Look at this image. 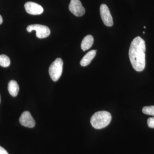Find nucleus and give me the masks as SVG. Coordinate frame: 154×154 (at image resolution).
<instances>
[{
  "label": "nucleus",
  "instance_id": "9",
  "mask_svg": "<svg viewBox=\"0 0 154 154\" xmlns=\"http://www.w3.org/2000/svg\"><path fill=\"white\" fill-rule=\"evenodd\" d=\"M96 50H91L86 54L80 62V64L82 66H86L88 65L93 60L96 55Z\"/></svg>",
  "mask_w": 154,
  "mask_h": 154
},
{
  "label": "nucleus",
  "instance_id": "10",
  "mask_svg": "<svg viewBox=\"0 0 154 154\" xmlns=\"http://www.w3.org/2000/svg\"><path fill=\"white\" fill-rule=\"evenodd\" d=\"M94 41V37L92 35H87L82 41L81 48L84 51L89 49L93 45Z\"/></svg>",
  "mask_w": 154,
  "mask_h": 154
},
{
  "label": "nucleus",
  "instance_id": "12",
  "mask_svg": "<svg viewBox=\"0 0 154 154\" xmlns=\"http://www.w3.org/2000/svg\"><path fill=\"white\" fill-rule=\"evenodd\" d=\"M11 60L8 56L5 54L0 55V66L3 67H7L10 65Z\"/></svg>",
  "mask_w": 154,
  "mask_h": 154
},
{
  "label": "nucleus",
  "instance_id": "11",
  "mask_svg": "<svg viewBox=\"0 0 154 154\" xmlns=\"http://www.w3.org/2000/svg\"><path fill=\"white\" fill-rule=\"evenodd\" d=\"M8 90L10 94L13 97H16L19 92V88L18 83L14 80H11L8 83Z\"/></svg>",
  "mask_w": 154,
  "mask_h": 154
},
{
  "label": "nucleus",
  "instance_id": "5",
  "mask_svg": "<svg viewBox=\"0 0 154 154\" xmlns=\"http://www.w3.org/2000/svg\"><path fill=\"white\" fill-rule=\"evenodd\" d=\"M100 15L103 23L106 26L111 27L113 25V20L107 6L102 4L100 8Z\"/></svg>",
  "mask_w": 154,
  "mask_h": 154
},
{
  "label": "nucleus",
  "instance_id": "8",
  "mask_svg": "<svg viewBox=\"0 0 154 154\" xmlns=\"http://www.w3.org/2000/svg\"><path fill=\"white\" fill-rule=\"evenodd\" d=\"M25 8L28 14L33 15H40L44 11L41 5L33 2H28L25 3Z\"/></svg>",
  "mask_w": 154,
  "mask_h": 154
},
{
  "label": "nucleus",
  "instance_id": "17",
  "mask_svg": "<svg viewBox=\"0 0 154 154\" xmlns=\"http://www.w3.org/2000/svg\"><path fill=\"white\" fill-rule=\"evenodd\" d=\"M0 102H1V96H0Z\"/></svg>",
  "mask_w": 154,
  "mask_h": 154
},
{
  "label": "nucleus",
  "instance_id": "18",
  "mask_svg": "<svg viewBox=\"0 0 154 154\" xmlns=\"http://www.w3.org/2000/svg\"><path fill=\"white\" fill-rule=\"evenodd\" d=\"M144 28H145H145H146V27H145V26H144Z\"/></svg>",
  "mask_w": 154,
  "mask_h": 154
},
{
  "label": "nucleus",
  "instance_id": "15",
  "mask_svg": "<svg viewBox=\"0 0 154 154\" xmlns=\"http://www.w3.org/2000/svg\"><path fill=\"white\" fill-rule=\"evenodd\" d=\"M0 154H9L2 147L0 146Z\"/></svg>",
  "mask_w": 154,
  "mask_h": 154
},
{
  "label": "nucleus",
  "instance_id": "1",
  "mask_svg": "<svg viewBox=\"0 0 154 154\" xmlns=\"http://www.w3.org/2000/svg\"><path fill=\"white\" fill-rule=\"evenodd\" d=\"M145 42L140 36L135 37L130 46L129 57L133 67L137 71H142L145 67Z\"/></svg>",
  "mask_w": 154,
  "mask_h": 154
},
{
  "label": "nucleus",
  "instance_id": "3",
  "mask_svg": "<svg viewBox=\"0 0 154 154\" xmlns=\"http://www.w3.org/2000/svg\"><path fill=\"white\" fill-rule=\"evenodd\" d=\"M63 67V61L60 58H57L51 65L49 74L53 81L57 82L61 76Z\"/></svg>",
  "mask_w": 154,
  "mask_h": 154
},
{
  "label": "nucleus",
  "instance_id": "7",
  "mask_svg": "<svg viewBox=\"0 0 154 154\" xmlns=\"http://www.w3.org/2000/svg\"><path fill=\"white\" fill-rule=\"evenodd\" d=\"M19 122L23 126L33 128L35 125V121L29 111H25L19 118Z\"/></svg>",
  "mask_w": 154,
  "mask_h": 154
},
{
  "label": "nucleus",
  "instance_id": "2",
  "mask_svg": "<svg viewBox=\"0 0 154 154\" xmlns=\"http://www.w3.org/2000/svg\"><path fill=\"white\" fill-rule=\"evenodd\" d=\"M111 118V114L109 112L106 111H98L92 116L91 123L92 126L96 129H102L110 124Z\"/></svg>",
  "mask_w": 154,
  "mask_h": 154
},
{
  "label": "nucleus",
  "instance_id": "14",
  "mask_svg": "<svg viewBox=\"0 0 154 154\" xmlns=\"http://www.w3.org/2000/svg\"><path fill=\"white\" fill-rule=\"evenodd\" d=\"M148 125L151 128H154V117H150L148 119Z\"/></svg>",
  "mask_w": 154,
  "mask_h": 154
},
{
  "label": "nucleus",
  "instance_id": "16",
  "mask_svg": "<svg viewBox=\"0 0 154 154\" xmlns=\"http://www.w3.org/2000/svg\"><path fill=\"white\" fill-rule=\"evenodd\" d=\"M3 22V19L2 18V16L0 15V25L2 24Z\"/></svg>",
  "mask_w": 154,
  "mask_h": 154
},
{
  "label": "nucleus",
  "instance_id": "13",
  "mask_svg": "<svg viewBox=\"0 0 154 154\" xmlns=\"http://www.w3.org/2000/svg\"><path fill=\"white\" fill-rule=\"evenodd\" d=\"M143 113L146 115L154 116V106H146L142 109Z\"/></svg>",
  "mask_w": 154,
  "mask_h": 154
},
{
  "label": "nucleus",
  "instance_id": "4",
  "mask_svg": "<svg viewBox=\"0 0 154 154\" xmlns=\"http://www.w3.org/2000/svg\"><path fill=\"white\" fill-rule=\"evenodd\" d=\"M28 32L33 30L36 31V36L38 38H46L50 34V30L47 26L38 24L29 25L27 28Z\"/></svg>",
  "mask_w": 154,
  "mask_h": 154
},
{
  "label": "nucleus",
  "instance_id": "6",
  "mask_svg": "<svg viewBox=\"0 0 154 154\" xmlns=\"http://www.w3.org/2000/svg\"><path fill=\"white\" fill-rule=\"evenodd\" d=\"M69 9L76 17H82L85 13V10L83 7L80 0H71L69 5Z\"/></svg>",
  "mask_w": 154,
  "mask_h": 154
}]
</instances>
